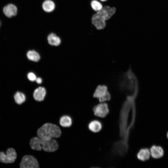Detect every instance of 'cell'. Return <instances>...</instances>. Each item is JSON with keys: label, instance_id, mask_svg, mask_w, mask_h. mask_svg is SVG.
Returning a JSON list of instances; mask_svg holds the SVG:
<instances>
[{"label": "cell", "instance_id": "e0dca14e", "mask_svg": "<svg viewBox=\"0 0 168 168\" xmlns=\"http://www.w3.org/2000/svg\"><path fill=\"white\" fill-rule=\"evenodd\" d=\"M90 4L91 9L95 12L100 10L103 7L102 4L97 0H91Z\"/></svg>", "mask_w": 168, "mask_h": 168}, {"label": "cell", "instance_id": "8992f818", "mask_svg": "<svg viewBox=\"0 0 168 168\" xmlns=\"http://www.w3.org/2000/svg\"><path fill=\"white\" fill-rule=\"evenodd\" d=\"M94 115L101 118L106 117L110 112L108 104L105 102H100L95 105L93 108Z\"/></svg>", "mask_w": 168, "mask_h": 168}, {"label": "cell", "instance_id": "603a6c76", "mask_svg": "<svg viewBox=\"0 0 168 168\" xmlns=\"http://www.w3.org/2000/svg\"><path fill=\"white\" fill-rule=\"evenodd\" d=\"M1 21H0V27L1 26Z\"/></svg>", "mask_w": 168, "mask_h": 168}, {"label": "cell", "instance_id": "5b68a950", "mask_svg": "<svg viewBox=\"0 0 168 168\" xmlns=\"http://www.w3.org/2000/svg\"><path fill=\"white\" fill-rule=\"evenodd\" d=\"M39 165L38 161L34 156L26 155L22 157L20 164L21 168H38Z\"/></svg>", "mask_w": 168, "mask_h": 168}, {"label": "cell", "instance_id": "9a60e30c", "mask_svg": "<svg viewBox=\"0 0 168 168\" xmlns=\"http://www.w3.org/2000/svg\"><path fill=\"white\" fill-rule=\"evenodd\" d=\"M59 124L63 127H69L72 124L71 118L68 115L62 116L60 119Z\"/></svg>", "mask_w": 168, "mask_h": 168}, {"label": "cell", "instance_id": "52a82bcc", "mask_svg": "<svg viewBox=\"0 0 168 168\" xmlns=\"http://www.w3.org/2000/svg\"><path fill=\"white\" fill-rule=\"evenodd\" d=\"M17 157L16 153L13 148H8L5 153L0 152V161L4 163H12L14 162Z\"/></svg>", "mask_w": 168, "mask_h": 168}, {"label": "cell", "instance_id": "7a4b0ae2", "mask_svg": "<svg viewBox=\"0 0 168 168\" xmlns=\"http://www.w3.org/2000/svg\"><path fill=\"white\" fill-rule=\"evenodd\" d=\"M61 130L58 126L51 123L44 124L37 131L38 136L44 139L58 138L61 135Z\"/></svg>", "mask_w": 168, "mask_h": 168}, {"label": "cell", "instance_id": "7402d4cb", "mask_svg": "<svg viewBox=\"0 0 168 168\" xmlns=\"http://www.w3.org/2000/svg\"><path fill=\"white\" fill-rule=\"evenodd\" d=\"M166 136H167V138L168 139V131L167 133Z\"/></svg>", "mask_w": 168, "mask_h": 168}, {"label": "cell", "instance_id": "4fadbf2b", "mask_svg": "<svg viewBox=\"0 0 168 168\" xmlns=\"http://www.w3.org/2000/svg\"><path fill=\"white\" fill-rule=\"evenodd\" d=\"M47 40L49 44L54 46L59 45L61 42L60 38L53 32H51L48 35Z\"/></svg>", "mask_w": 168, "mask_h": 168}, {"label": "cell", "instance_id": "30bf717a", "mask_svg": "<svg viewBox=\"0 0 168 168\" xmlns=\"http://www.w3.org/2000/svg\"><path fill=\"white\" fill-rule=\"evenodd\" d=\"M3 11L4 14L6 16L11 18L17 14V9L14 4H9L4 7Z\"/></svg>", "mask_w": 168, "mask_h": 168}, {"label": "cell", "instance_id": "7c38bea8", "mask_svg": "<svg viewBox=\"0 0 168 168\" xmlns=\"http://www.w3.org/2000/svg\"><path fill=\"white\" fill-rule=\"evenodd\" d=\"M150 150L147 148L140 149L137 155V158L142 161L148 160L150 159Z\"/></svg>", "mask_w": 168, "mask_h": 168}, {"label": "cell", "instance_id": "5bb4252c", "mask_svg": "<svg viewBox=\"0 0 168 168\" xmlns=\"http://www.w3.org/2000/svg\"><path fill=\"white\" fill-rule=\"evenodd\" d=\"M89 129L93 133H97L100 131L102 128V124L101 122L97 120H93L89 123Z\"/></svg>", "mask_w": 168, "mask_h": 168}, {"label": "cell", "instance_id": "ac0fdd59", "mask_svg": "<svg viewBox=\"0 0 168 168\" xmlns=\"http://www.w3.org/2000/svg\"><path fill=\"white\" fill-rule=\"evenodd\" d=\"M14 98L16 102L19 105L21 104L26 100V96L23 93L18 91L14 96Z\"/></svg>", "mask_w": 168, "mask_h": 168}, {"label": "cell", "instance_id": "ffe728a7", "mask_svg": "<svg viewBox=\"0 0 168 168\" xmlns=\"http://www.w3.org/2000/svg\"><path fill=\"white\" fill-rule=\"evenodd\" d=\"M35 81L37 83L40 84H41L42 82V78L40 77H38L37 78H36Z\"/></svg>", "mask_w": 168, "mask_h": 168}, {"label": "cell", "instance_id": "9c48e42d", "mask_svg": "<svg viewBox=\"0 0 168 168\" xmlns=\"http://www.w3.org/2000/svg\"><path fill=\"white\" fill-rule=\"evenodd\" d=\"M56 7L55 2L52 0H44L41 4V8L44 12L47 13L53 12Z\"/></svg>", "mask_w": 168, "mask_h": 168}, {"label": "cell", "instance_id": "44dd1931", "mask_svg": "<svg viewBox=\"0 0 168 168\" xmlns=\"http://www.w3.org/2000/svg\"><path fill=\"white\" fill-rule=\"evenodd\" d=\"M99 0L100 1L102 2H105L107 0Z\"/></svg>", "mask_w": 168, "mask_h": 168}, {"label": "cell", "instance_id": "6da1fadb", "mask_svg": "<svg viewBox=\"0 0 168 168\" xmlns=\"http://www.w3.org/2000/svg\"><path fill=\"white\" fill-rule=\"evenodd\" d=\"M116 9L114 7L104 6L100 11L95 12L91 17V23L98 30L104 29L106 26V21L115 14Z\"/></svg>", "mask_w": 168, "mask_h": 168}, {"label": "cell", "instance_id": "3957f363", "mask_svg": "<svg viewBox=\"0 0 168 168\" xmlns=\"http://www.w3.org/2000/svg\"><path fill=\"white\" fill-rule=\"evenodd\" d=\"M57 142L54 138L44 139L39 137V151L42 149L49 152H54L58 148Z\"/></svg>", "mask_w": 168, "mask_h": 168}, {"label": "cell", "instance_id": "2e32d148", "mask_svg": "<svg viewBox=\"0 0 168 168\" xmlns=\"http://www.w3.org/2000/svg\"><path fill=\"white\" fill-rule=\"evenodd\" d=\"M28 58L30 60L34 62H38L40 59L39 54L34 50L28 51L26 54Z\"/></svg>", "mask_w": 168, "mask_h": 168}, {"label": "cell", "instance_id": "8fae6325", "mask_svg": "<svg viewBox=\"0 0 168 168\" xmlns=\"http://www.w3.org/2000/svg\"><path fill=\"white\" fill-rule=\"evenodd\" d=\"M46 91L43 87H39L36 89L33 93L34 99L36 101H43L46 96Z\"/></svg>", "mask_w": 168, "mask_h": 168}, {"label": "cell", "instance_id": "d6986e66", "mask_svg": "<svg viewBox=\"0 0 168 168\" xmlns=\"http://www.w3.org/2000/svg\"><path fill=\"white\" fill-rule=\"evenodd\" d=\"M27 77L30 81L32 82L35 81L37 78L35 75L32 72H30L28 74Z\"/></svg>", "mask_w": 168, "mask_h": 168}, {"label": "cell", "instance_id": "ba28073f", "mask_svg": "<svg viewBox=\"0 0 168 168\" xmlns=\"http://www.w3.org/2000/svg\"><path fill=\"white\" fill-rule=\"evenodd\" d=\"M149 150L151 156L154 159L160 158L164 155V150L160 146L153 145L150 147Z\"/></svg>", "mask_w": 168, "mask_h": 168}, {"label": "cell", "instance_id": "277c9868", "mask_svg": "<svg viewBox=\"0 0 168 168\" xmlns=\"http://www.w3.org/2000/svg\"><path fill=\"white\" fill-rule=\"evenodd\" d=\"M93 96L98 99L100 102L109 101L111 96L108 90L107 86L105 85H99L96 87Z\"/></svg>", "mask_w": 168, "mask_h": 168}]
</instances>
